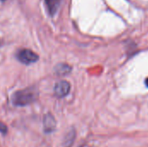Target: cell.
I'll use <instances>...</instances> for the list:
<instances>
[{
    "mask_svg": "<svg viewBox=\"0 0 148 147\" xmlns=\"http://www.w3.org/2000/svg\"><path fill=\"white\" fill-rule=\"evenodd\" d=\"M38 92L34 87L27 88L15 92L12 95V103L16 107H25L36 101Z\"/></svg>",
    "mask_w": 148,
    "mask_h": 147,
    "instance_id": "cell-1",
    "label": "cell"
},
{
    "mask_svg": "<svg viewBox=\"0 0 148 147\" xmlns=\"http://www.w3.org/2000/svg\"><path fill=\"white\" fill-rule=\"evenodd\" d=\"M16 58L20 62L26 64V65H29V64H32V63L36 62L39 59V56L36 53L33 52L30 49H20L17 51Z\"/></svg>",
    "mask_w": 148,
    "mask_h": 147,
    "instance_id": "cell-2",
    "label": "cell"
},
{
    "mask_svg": "<svg viewBox=\"0 0 148 147\" xmlns=\"http://www.w3.org/2000/svg\"><path fill=\"white\" fill-rule=\"evenodd\" d=\"M70 91V84L67 81H58L54 88V92L56 97L63 98L69 94Z\"/></svg>",
    "mask_w": 148,
    "mask_h": 147,
    "instance_id": "cell-3",
    "label": "cell"
},
{
    "mask_svg": "<svg viewBox=\"0 0 148 147\" xmlns=\"http://www.w3.org/2000/svg\"><path fill=\"white\" fill-rule=\"evenodd\" d=\"M43 129L44 132L47 133H52L55 131L56 126V122L54 118V116L50 113H47L43 117Z\"/></svg>",
    "mask_w": 148,
    "mask_h": 147,
    "instance_id": "cell-4",
    "label": "cell"
},
{
    "mask_svg": "<svg viewBox=\"0 0 148 147\" xmlns=\"http://www.w3.org/2000/svg\"><path fill=\"white\" fill-rule=\"evenodd\" d=\"M72 68L66 63H59L55 67V73L59 76H64L67 75L71 72Z\"/></svg>",
    "mask_w": 148,
    "mask_h": 147,
    "instance_id": "cell-5",
    "label": "cell"
},
{
    "mask_svg": "<svg viewBox=\"0 0 148 147\" xmlns=\"http://www.w3.org/2000/svg\"><path fill=\"white\" fill-rule=\"evenodd\" d=\"M44 1H45V4L47 6L49 14L51 16H55V14L57 12L58 8H59L60 0H44Z\"/></svg>",
    "mask_w": 148,
    "mask_h": 147,
    "instance_id": "cell-6",
    "label": "cell"
},
{
    "mask_svg": "<svg viewBox=\"0 0 148 147\" xmlns=\"http://www.w3.org/2000/svg\"><path fill=\"white\" fill-rule=\"evenodd\" d=\"M75 139V130H70L66 135L63 139L62 147H71L74 144Z\"/></svg>",
    "mask_w": 148,
    "mask_h": 147,
    "instance_id": "cell-7",
    "label": "cell"
},
{
    "mask_svg": "<svg viewBox=\"0 0 148 147\" xmlns=\"http://www.w3.org/2000/svg\"><path fill=\"white\" fill-rule=\"evenodd\" d=\"M0 133H7V127H6V126L3 124V123H2V122H0Z\"/></svg>",
    "mask_w": 148,
    "mask_h": 147,
    "instance_id": "cell-8",
    "label": "cell"
},
{
    "mask_svg": "<svg viewBox=\"0 0 148 147\" xmlns=\"http://www.w3.org/2000/svg\"><path fill=\"white\" fill-rule=\"evenodd\" d=\"M146 85H147V86L148 87V78L147 79V80H146Z\"/></svg>",
    "mask_w": 148,
    "mask_h": 147,
    "instance_id": "cell-9",
    "label": "cell"
},
{
    "mask_svg": "<svg viewBox=\"0 0 148 147\" xmlns=\"http://www.w3.org/2000/svg\"><path fill=\"white\" fill-rule=\"evenodd\" d=\"M1 1H2V2H4V1H5V0H1Z\"/></svg>",
    "mask_w": 148,
    "mask_h": 147,
    "instance_id": "cell-10",
    "label": "cell"
}]
</instances>
